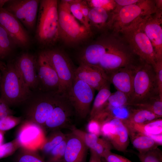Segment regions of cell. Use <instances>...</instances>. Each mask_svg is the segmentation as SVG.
I'll list each match as a JSON object with an SVG mask.
<instances>
[{
	"label": "cell",
	"mask_w": 162,
	"mask_h": 162,
	"mask_svg": "<svg viewBox=\"0 0 162 162\" xmlns=\"http://www.w3.org/2000/svg\"><path fill=\"white\" fill-rule=\"evenodd\" d=\"M0 98L10 107L22 105L32 91L24 82L14 61H0Z\"/></svg>",
	"instance_id": "1"
},
{
	"label": "cell",
	"mask_w": 162,
	"mask_h": 162,
	"mask_svg": "<svg viewBox=\"0 0 162 162\" xmlns=\"http://www.w3.org/2000/svg\"><path fill=\"white\" fill-rule=\"evenodd\" d=\"M57 0H40L35 37L43 46H51L59 40Z\"/></svg>",
	"instance_id": "2"
},
{
	"label": "cell",
	"mask_w": 162,
	"mask_h": 162,
	"mask_svg": "<svg viewBox=\"0 0 162 162\" xmlns=\"http://www.w3.org/2000/svg\"><path fill=\"white\" fill-rule=\"evenodd\" d=\"M140 59L124 39L113 34L107 49L99 62L98 66L105 73L136 64Z\"/></svg>",
	"instance_id": "3"
},
{
	"label": "cell",
	"mask_w": 162,
	"mask_h": 162,
	"mask_svg": "<svg viewBox=\"0 0 162 162\" xmlns=\"http://www.w3.org/2000/svg\"><path fill=\"white\" fill-rule=\"evenodd\" d=\"M134 68L133 92L129 106L159 95L153 67L140 59Z\"/></svg>",
	"instance_id": "4"
},
{
	"label": "cell",
	"mask_w": 162,
	"mask_h": 162,
	"mask_svg": "<svg viewBox=\"0 0 162 162\" xmlns=\"http://www.w3.org/2000/svg\"><path fill=\"white\" fill-rule=\"evenodd\" d=\"M61 96L55 92L38 90L32 91L22 104L24 106L25 120L32 121L43 128L47 118L58 103Z\"/></svg>",
	"instance_id": "5"
},
{
	"label": "cell",
	"mask_w": 162,
	"mask_h": 162,
	"mask_svg": "<svg viewBox=\"0 0 162 162\" xmlns=\"http://www.w3.org/2000/svg\"><path fill=\"white\" fill-rule=\"evenodd\" d=\"M58 10L59 39L70 44L83 41L91 36V29L76 20L66 0L58 1Z\"/></svg>",
	"instance_id": "6"
},
{
	"label": "cell",
	"mask_w": 162,
	"mask_h": 162,
	"mask_svg": "<svg viewBox=\"0 0 162 162\" xmlns=\"http://www.w3.org/2000/svg\"><path fill=\"white\" fill-rule=\"evenodd\" d=\"M157 11L154 0H140L136 4L121 8L113 14L110 28L113 33L119 34L122 29Z\"/></svg>",
	"instance_id": "7"
},
{
	"label": "cell",
	"mask_w": 162,
	"mask_h": 162,
	"mask_svg": "<svg viewBox=\"0 0 162 162\" xmlns=\"http://www.w3.org/2000/svg\"><path fill=\"white\" fill-rule=\"evenodd\" d=\"M133 52L140 59L154 67L157 61L150 40L138 27L136 22L121 30L119 32Z\"/></svg>",
	"instance_id": "8"
},
{
	"label": "cell",
	"mask_w": 162,
	"mask_h": 162,
	"mask_svg": "<svg viewBox=\"0 0 162 162\" xmlns=\"http://www.w3.org/2000/svg\"><path fill=\"white\" fill-rule=\"evenodd\" d=\"M45 50L59 80L57 94L65 96L72 87L76 68L69 57L61 51L57 49Z\"/></svg>",
	"instance_id": "9"
},
{
	"label": "cell",
	"mask_w": 162,
	"mask_h": 162,
	"mask_svg": "<svg viewBox=\"0 0 162 162\" xmlns=\"http://www.w3.org/2000/svg\"><path fill=\"white\" fill-rule=\"evenodd\" d=\"M94 90L85 82L74 77L72 87L65 97L81 118H85L90 112Z\"/></svg>",
	"instance_id": "10"
},
{
	"label": "cell",
	"mask_w": 162,
	"mask_h": 162,
	"mask_svg": "<svg viewBox=\"0 0 162 162\" xmlns=\"http://www.w3.org/2000/svg\"><path fill=\"white\" fill-rule=\"evenodd\" d=\"M46 138L43 127L25 120L19 127L15 139L22 149L36 152L41 150Z\"/></svg>",
	"instance_id": "11"
},
{
	"label": "cell",
	"mask_w": 162,
	"mask_h": 162,
	"mask_svg": "<svg viewBox=\"0 0 162 162\" xmlns=\"http://www.w3.org/2000/svg\"><path fill=\"white\" fill-rule=\"evenodd\" d=\"M40 2L39 0H8L3 8L32 31L36 25Z\"/></svg>",
	"instance_id": "12"
},
{
	"label": "cell",
	"mask_w": 162,
	"mask_h": 162,
	"mask_svg": "<svg viewBox=\"0 0 162 162\" xmlns=\"http://www.w3.org/2000/svg\"><path fill=\"white\" fill-rule=\"evenodd\" d=\"M36 59L39 81L38 90L57 93L60 87L59 80L45 50L39 52Z\"/></svg>",
	"instance_id": "13"
},
{
	"label": "cell",
	"mask_w": 162,
	"mask_h": 162,
	"mask_svg": "<svg viewBox=\"0 0 162 162\" xmlns=\"http://www.w3.org/2000/svg\"><path fill=\"white\" fill-rule=\"evenodd\" d=\"M136 23L151 42L157 61L162 60V10H158Z\"/></svg>",
	"instance_id": "14"
},
{
	"label": "cell",
	"mask_w": 162,
	"mask_h": 162,
	"mask_svg": "<svg viewBox=\"0 0 162 162\" xmlns=\"http://www.w3.org/2000/svg\"><path fill=\"white\" fill-rule=\"evenodd\" d=\"M101 134L108 140L112 147L120 152H125L129 143L128 129L121 119L113 118L101 124Z\"/></svg>",
	"instance_id": "15"
},
{
	"label": "cell",
	"mask_w": 162,
	"mask_h": 162,
	"mask_svg": "<svg viewBox=\"0 0 162 162\" xmlns=\"http://www.w3.org/2000/svg\"><path fill=\"white\" fill-rule=\"evenodd\" d=\"M0 25L7 32L16 46L22 48L29 46L31 38L28 31L16 17L2 7H0Z\"/></svg>",
	"instance_id": "16"
},
{
	"label": "cell",
	"mask_w": 162,
	"mask_h": 162,
	"mask_svg": "<svg viewBox=\"0 0 162 162\" xmlns=\"http://www.w3.org/2000/svg\"><path fill=\"white\" fill-rule=\"evenodd\" d=\"M25 83L32 91L37 90L39 81L37 70L36 56L24 52L14 60Z\"/></svg>",
	"instance_id": "17"
},
{
	"label": "cell",
	"mask_w": 162,
	"mask_h": 162,
	"mask_svg": "<svg viewBox=\"0 0 162 162\" xmlns=\"http://www.w3.org/2000/svg\"><path fill=\"white\" fill-rule=\"evenodd\" d=\"M74 76L98 91L110 82L105 72L98 66L80 63L75 70Z\"/></svg>",
	"instance_id": "18"
},
{
	"label": "cell",
	"mask_w": 162,
	"mask_h": 162,
	"mask_svg": "<svg viewBox=\"0 0 162 162\" xmlns=\"http://www.w3.org/2000/svg\"><path fill=\"white\" fill-rule=\"evenodd\" d=\"M135 64L106 74L110 83L113 84L117 91L127 95L130 103L133 92Z\"/></svg>",
	"instance_id": "19"
},
{
	"label": "cell",
	"mask_w": 162,
	"mask_h": 162,
	"mask_svg": "<svg viewBox=\"0 0 162 162\" xmlns=\"http://www.w3.org/2000/svg\"><path fill=\"white\" fill-rule=\"evenodd\" d=\"M71 107L66 97L61 95L58 103L47 118L44 129L53 131L64 127L71 116Z\"/></svg>",
	"instance_id": "20"
},
{
	"label": "cell",
	"mask_w": 162,
	"mask_h": 162,
	"mask_svg": "<svg viewBox=\"0 0 162 162\" xmlns=\"http://www.w3.org/2000/svg\"><path fill=\"white\" fill-rule=\"evenodd\" d=\"M111 36L112 34L88 46L80 56V63L98 66L100 60L107 49Z\"/></svg>",
	"instance_id": "21"
},
{
	"label": "cell",
	"mask_w": 162,
	"mask_h": 162,
	"mask_svg": "<svg viewBox=\"0 0 162 162\" xmlns=\"http://www.w3.org/2000/svg\"><path fill=\"white\" fill-rule=\"evenodd\" d=\"M88 148L79 137L72 133L67 135L65 152L61 162H86Z\"/></svg>",
	"instance_id": "22"
},
{
	"label": "cell",
	"mask_w": 162,
	"mask_h": 162,
	"mask_svg": "<svg viewBox=\"0 0 162 162\" xmlns=\"http://www.w3.org/2000/svg\"><path fill=\"white\" fill-rule=\"evenodd\" d=\"M127 128L132 144L139 153L146 152L157 148L159 146L149 137L131 128Z\"/></svg>",
	"instance_id": "23"
},
{
	"label": "cell",
	"mask_w": 162,
	"mask_h": 162,
	"mask_svg": "<svg viewBox=\"0 0 162 162\" xmlns=\"http://www.w3.org/2000/svg\"><path fill=\"white\" fill-rule=\"evenodd\" d=\"M113 14L100 8H90L88 14L91 25L98 29L110 28Z\"/></svg>",
	"instance_id": "24"
},
{
	"label": "cell",
	"mask_w": 162,
	"mask_h": 162,
	"mask_svg": "<svg viewBox=\"0 0 162 162\" xmlns=\"http://www.w3.org/2000/svg\"><path fill=\"white\" fill-rule=\"evenodd\" d=\"M160 118L148 110L134 108L130 110L127 120L123 122L124 124H141Z\"/></svg>",
	"instance_id": "25"
},
{
	"label": "cell",
	"mask_w": 162,
	"mask_h": 162,
	"mask_svg": "<svg viewBox=\"0 0 162 162\" xmlns=\"http://www.w3.org/2000/svg\"><path fill=\"white\" fill-rule=\"evenodd\" d=\"M110 83L107 84L98 91L90 111V119L95 117L105 108L108 99L111 94Z\"/></svg>",
	"instance_id": "26"
},
{
	"label": "cell",
	"mask_w": 162,
	"mask_h": 162,
	"mask_svg": "<svg viewBox=\"0 0 162 162\" xmlns=\"http://www.w3.org/2000/svg\"><path fill=\"white\" fill-rule=\"evenodd\" d=\"M127 127L132 128L149 137L154 135L162 134V119L159 118L141 124H125Z\"/></svg>",
	"instance_id": "27"
},
{
	"label": "cell",
	"mask_w": 162,
	"mask_h": 162,
	"mask_svg": "<svg viewBox=\"0 0 162 162\" xmlns=\"http://www.w3.org/2000/svg\"><path fill=\"white\" fill-rule=\"evenodd\" d=\"M16 46L6 30L0 25V61L4 62Z\"/></svg>",
	"instance_id": "28"
},
{
	"label": "cell",
	"mask_w": 162,
	"mask_h": 162,
	"mask_svg": "<svg viewBox=\"0 0 162 162\" xmlns=\"http://www.w3.org/2000/svg\"><path fill=\"white\" fill-rule=\"evenodd\" d=\"M134 108L148 110L160 118L162 117V97L158 95L139 104H133Z\"/></svg>",
	"instance_id": "29"
},
{
	"label": "cell",
	"mask_w": 162,
	"mask_h": 162,
	"mask_svg": "<svg viewBox=\"0 0 162 162\" xmlns=\"http://www.w3.org/2000/svg\"><path fill=\"white\" fill-rule=\"evenodd\" d=\"M52 132L49 136L46 137L45 141L41 149L46 154H49L55 147L64 140L67 136V135L58 130Z\"/></svg>",
	"instance_id": "30"
},
{
	"label": "cell",
	"mask_w": 162,
	"mask_h": 162,
	"mask_svg": "<svg viewBox=\"0 0 162 162\" xmlns=\"http://www.w3.org/2000/svg\"><path fill=\"white\" fill-rule=\"evenodd\" d=\"M72 129V133L79 137L89 149L93 148L99 138L95 134L86 132L75 128L73 127Z\"/></svg>",
	"instance_id": "31"
},
{
	"label": "cell",
	"mask_w": 162,
	"mask_h": 162,
	"mask_svg": "<svg viewBox=\"0 0 162 162\" xmlns=\"http://www.w3.org/2000/svg\"><path fill=\"white\" fill-rule=\"evenodd\" d=\"M130 104V99L127 96L118 91L111 93L106 103L108 106L114 108L128 106Z\"/></svg>",
	"instance_id": "32"
},
{
	"label": "cell",
	"mask_w": 162,
	"mask_h": 162,
	"mask_svg": "<svg viewBox=\"0 0 162 162\" xmlns=\"http://www.w3.org/2000/svg\"><path fill=\"white\" fill-rule=\"evenodd\" d=\"M138 157L141 162H162V151L158 147L142 153Z\"/></svg>",
	"instance_id": "33"
},
{
	"label": "cell",
	"mask_w": 162,
	"mask_h": 162,
	"mask_svg": "<svg viewBox=\"0 0 162 162\" xmlns=\"http://www.w3.org/2000/svg\"><path fill=\"white\" fill-rule=\"evenodd\" d=\"M69 5L70 11L74 17L87 28L91 29V26L86 22L80 10L81 0H66Z\"/></svg>",
	"instance_id": "34"
},
{
	"label": "cell",
	"mask_w": 162,
	"mask_h": 162,
	"mask_svg": "<svg viewBox=\"0 0 162 162\" xmlns=\"http://www.w3.org/2000/svg\"><path fill=\"white\" fill-rule=\"evenodd\" d=\"M67 140V135L66 138L49 153L50 158L47 162H61L64 155Z\"/></svg>",
	"instance_id": "35"
},
{
	"label": "cell",
	"mask_w": 162,
	"mask_h": 162,
	"mask_svg": "<svg viewBox=\"0 0 162 162\" xmlns=\"http://www.w3.org/2000/svg\"><path fill=\"white\" fill-rule=\"evenodd\" d=\"M16 157L15 162H47L35 152L22 149Z\"/></svg>",
	"instance_id": "36"
},
{
	"label": "cell",
	"mask_w": 162,
	"mask_h": 162,
	"mask_svg": "<svg viewBox=\"0 0 162 162\" xmlns=\"http://www.w3.org/2000/svg\"><path fill=\"white\" fill-rule=\"evenodd\" d=\"M22 117L8 116L0 119V130L4 132L14 128L21 122Z\"/></svg>",
	"instance_id": "37"
},
{
	"label": "cell",
	"mask_w": 162,
	"mask_h": 162,
	"mask_svg": "<svg viewBox=\"0 0 162 162\" xmlns=\"http://www.w3.org/2000/svg\"><path fill=\"white\" fill-rule=\"evenodd\" d=\"M89 8L98 7L104 9L113 14L116 7L114 0H86Z\"/></svg>",
	"instance_id": "38"
},
{
	"label": "cell",
	"mask_w": 162,
	"mask_h": 162,
	"mask_svg": "<svg viewBox=\"0 0 162 162\" xmlns=\"http://www.w3.org/2000/svg\"><path fill=\"white\" fill-rule=\"evenodd\" d=\"M113 147L110 142L106 139L99 138L92 149L100 158H103L106 154L111 151Z\"/></svg>",
	"instance_id": "39"
},
{
	"label": "cell",
	"mask_w": 162,
	"mask_h": 162,
	"mask_svg": "<svg viewBox=\"0 0 162 162\" xmlns=\"http://www.w3.org/2000/svg\"><path fill=\"white\" fill-rule=\"evenodd\" d=\"M19 148L20 146L15 139L3 143L0 146V159L11 155Z\"/></svg>",
	"instance_id": "40"
},
{
	"label": "cell",
	"mask_w": 162,
	"mask_h": 162,
	"mask_svg": "<svg viewBox=\"0 0 162 162\" xmlns=\"http://www.w3.org/2000/svg\"><path fill=\"white\" fill-rule=\"evenodd\" d=\"M154 68L159 95L162 97V60H157Z\"/></svg>",
	"instance_id": "41"
},
{
	"label": "cell",
	"mask_w": 162,
	"mask_h": 162,
	"mask_svg": "<svg viewBox=\"0 0 162 162\" xmlns=\"http://www.w3.org/2000/svg\"><path fill=\"white\" fill-rule=\"evenodd\" d=\"M103 158L106 162H132L127 158L111 151L106 153Z\"/></svg>",
	"instance_id": "42"
},
{
	"label": "cell",
	"mask_w": 162,
	"mask_h": 162,
	"mask_svg": "<svg viewBox=\"0 0 162 162\" xmlns=\"http://www.w3.org/2000/svg\"><path fill=\"white\" fill-rule=\"evenodd\" d=\"M87 128L88 133L95 134L98 136L101 134V124L95 119H90Z\"/></svg>",
	"instance_id": "43"
},
{
	"label": "cell",
	"mask_w": 162,
	"mask_h": 162,
	"mask_svg": "<svg viewBox=\"0 0 162 162\" xmlns=\"http://www.w3.org/2000/svg\"><path fill=\"white\" fill-rule=\"evenodd\" d=\"M10 107L0 98V119L8 116L13 115L14 112Z\"/></svg>",
	"instance_id": "44"
},
{
	"label": "cell",
	"mask_w": 162,
	"mask_h": 162,
	"mask_svg": "<svg viewBox=\"0 0 162 162\" xmlns=\"http://www.w3.org/2000/svg\"><path fill=\"white\" fill-rule=\"evenodd\" d=\"M140 0H114L116 7L113 12V14L116 13L120 8L136 4Z\"/></svg>",
	"instance_id": "45"
},
{
	"label": "cell",
	"mask_w": 162,
	"mask_h": 162,
	"mask_svg": "<svg viewBox=\"0 0 162 162\" xmlns=\"http://www.w3.org/2000/svg\"><path fill=\"white\" fill-rule=\"evenodd\" d=\"M90 8L86 0H81L80 10L86 23L90 25L88 19V14Z\"/></svg>",
	"instance_id": "46"
},
{
	"label": "cell",
	"mask_w": 162,
	"mask_h": 162,
	"mask_svg": "<svg viewBox=\"0 0 162 162\" xmlns=\"http://www.w3.org/2000/svg\"><path fill=\"white\" fill-rule=\"evenodd\" d=\"M90 156L88 162H102L100 158L92 150L90 149Z\"/></svg>",
	"instance_id": "47"
},
{
	"label": "cell",
	"mask_w": 162,
	"mask_h": 162,
	"mask_svg": "<svg viewBox=\"0 0 162 162\" xmlns=\"http://www.w3.org/2000/svg\"><path fill=\"white\" fill-rule=\"evenodd\" d=\"M154 1L157 10H162V0H155Z\"/></svg>",
	"instance_id": "48"
},
{
	"label": "cell",
	"mask_w": 162,
	"mask_h": 162,
	"mask_svg": "<svg viewBox=\"0 0 162 162\" xmlns=\"http://www.w3.org/2000/svg\"><path fill=\"white\" fill-rule=\"evenodd\" d=\"M4 132L0 130V146L3 143L4 139Z\"/></svg>",
	"instance_id": "49"
},
{
	"label": "cell",
	"mask_w": 162,
	"mask_h": 162,
	"mask_svg": "<svg viewBox=\"0 0 162 162\" xmlns=\"http://www.w3.org/2000/svg\"><path fill=\"white\" fill-rule=\"evenodd\" d=\"M8 0H0V7L3 8Z\"/></svg>",
	"instance_id": "50"
},
{
	"label": "cell",
	"mask_w": 162,
	"mask_h": 162,
	"mask_svg": "<svg viewBox=\"0 0 162 162\" xmlns=\"http://www.w3.org/2000/svg\"><path fill=\"white\" fill-rule=\"evenodd\" d=\"M1 79H2V74H1V72H0V84H1Z\"/></svg>",
	"instance_id": "51"
},
{
	"label": "cell",
	"mask_w": 162,
	"mask_h": 162,
	"mask_svg": "<svg viewBox=\"0 0 162 162\" xmlns=\"http://www.w3.org/2000/svg\"><path fill=\"white\" fill-rule=\"evenodd\" d=\"M105 162H106L105 161Z\"/></svg>",
	"instance_id": "52"
}]
</instances>
